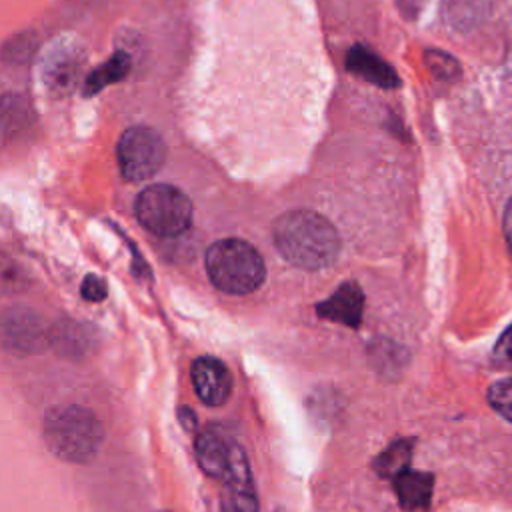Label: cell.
Wrapping results in <instances>:
<instances>
[{"label":"cell","mask_w":512,"mask_h":512,"mask_svg":"<svg viewBox=\"0 0 512 512\" xmlns=\"http://www.w3.org/2000/svg\"><path fill=\"white\" fill-rule=\"evenodd\" d=\"M196 396L206 406H222L232 392V374L228 366L214 356H200L190 368Z\"/></svg>","instance_id":"obj_7"},{"label":"cell","mask_w":512,"mask_h":512,"mask_svg":"<svg viewBox=\"0 0 512 512\" xmlns=\"http://www.w3.org/2000/svg\"><path fill=\"white\" fill-rule=\"evenodd\" d=\"M138 222L160 238H176L192 226L194 208L190 198L172 184L146 186L134 204Z\"/></svg>","instance_id":"obj_4"},{"label":"cell","mask_w":512,"mask_h":512,"mask_svg":"<svg viewBox=\"0 0 512 512\" xmlns=\"http://www.w3.org/2000/svg\"><path fill=\"white\" fill-rule=\"evenodd\" d=\"M316 310L320 318L358 328L364 310V292L354 280H348L328 300L320 302Z\"/></svg>","instance_id":"obj_10"},{"label":"cell","mask_w":512,"mask_h":512,"mask_svg":"<svg viewBox=\"0 0 512 512\" xmlns=\"http://www.w3.org/2000/svg\"><path fill=\"white\" fill-rule=\"evenodd\" d=\"M156 512H172V510H156Z\"/></svg>","instance_id":"obj_22"},{"label":"cell","mask_w":512,"mask_h":512,"mask_svg":"<svg viewBox=\"0 0 512 512\" xmlns=\"http://www.w3.org/2000/svg\"><path fill=\"white\" fill-rule=\"evenodd\" d=\"M492 362L498 368H512V326H508L494 344Z\"/></svg>","instance_id":"obj_18"},{"label":"cell","mask_w":512,"mask_h":512,"mask_svg":"<svg viewBox=\"0 0 512 512\" xmlns=\"http://www.w3.org/2000/svg\"><path fill=\"white\" fill-rule=\"evenodd\" d=\"M204 262L212 284L228 294H250L260 288L266 278L260 252L240 238L216 240L208 246Z\"/></svg>","instance_id":"obj_3"},{"label":"cell","mask_w":512,"mask_h":512,"mask_svg":"<svg viewBox=\"0 0 512 512\" xmlns=\"http://www.w3.org/2000/svg\"><path fill=\"white\" fill-rule=\"evenodd\" d=\"M82 296L90 302H100L108 296V284L102 276H96V274H88L82 282Z\"/></svg>","instance_id":"obj_19"},{"label":"cell","mask_w":512,"mask_h":512,"mask_svg":"<svg viewBox=\"0 0 512 512\" xmlns=\"http://www.w3.org/2000/svg\"><path fill=\"white\" fill-rule=\"evenodd\" d=\"M118 166L126 180L142 182L152 178L166 160V144L150 126L128 128L116 146Z\"/></svg>","instance_id":"obj_5"},{"label":"cell","mask_w":512,"mask_h":512,"mask_svg":"<svg viewBox=\"0 0 512 512\" xmlns=\"http://www.w3.org/2000/svg\"><path fill=\"white\" fill-rule=\"evenodd\" d=\"M488 402L498 414H502L508 422H512V378L494 382L488 388Z\"/></svg>","instance_id":"obj_16"},{"label":"cell","mask_w":512,"mask_h":512,"mask_svg":"<svg viewBox=\"0 0 512 512\" xmlns=\"http://www.w3.org/2000/svg\"><path fill=\"white\" fill-rule=\"evenodd\" d=\"M234 444L236 442L228 440L226 434L220 428H216V426L204 428L196 436V442H194L196 460H198L200 468L208 476L224 480L228 476V470H230Z\"/></svg>","instance_id":"obj_8"},{"label":"cell","mask_w":512,"mask_h":512,"mask_svg":"<svg viewBox=\"0 0 512 512\" xmlns=\"http://www.w3.org/2000/svg\"><path fill=\"white\" fill-rule=\"evenodd\" d=\"M130 72V56L122 50L114 52L100 68L88 74L84 82V96H94L96 92L104 90L106 86L122 80Z\"/></svg>","instance_id":"obj_13"},{"label":"cell","mask_w":512,"mask_h":512,"mask_svg":"<svg viewBox=\"0 0 512 512\" xmlns=\"http://www.w3.org/2000/svg\"><path fill=\"white\" fill-rule=\"evenodd\" d=\"M178 420L186 430H194L196 428V414L188 408V406H180L178 410Z\"/></svg>","instance_id":"obj_20"},{"label":"cell","mask_w":512,"mask_h":512,"mask_svg":"<svg viewBox=\"0 0 512 512\" xmlns=\"http://www.w3.org/2000/svg\"><path fill=\"white\" fill-rule=\"evenodd\" d=\"M412 456V440H396L390 444L380 456L374 460V470L382 478H396L404 470H408Z\"/></svg>","instance_id":"obj_15"},{"label":"cell","mask_w":512,"mask_h":512,"mask_svg":"<svg viewBox=\"0 0 512 512\" xmlns=\"http://www.w3.org/2000/svg\"><path fill=\"white\" fill-rule=\"evenodd\" d=\"M104 430L96 414L84 406H54L44 416V440L54 456L84 464L100 450Z\"/></svg>","instance_id":"obj_2"},{"label":"cell","mask_w":512,"mask_h":512,"mask_svg":"<svg viewBox=\"0 0 512 512\" xmlns=\"http://www.w3.org/2000/svg\"><path fill=\"white\" fill-rule=\"evenodd\" d=\"M426 62L430 66V70L444 78V80H450L454 76H458V62L454 58H450L448 54L444 52H436V50H428L426 52Z\"/></svg>","instance_id":"obj_17"},{"label":"cell","mask_w":512,"mask_h":512,"mask_svg":"<svg viewBox=\"0 0 512 512\" xmlns=\"http://www.w3.org/2000/svg\"><path fill=\"white\" fill-rule=\"evenodd\" d=\"M346 70L384 90L400 86V78L396 70L384 58H380L372 48L364 44H354L348 50Z\"/></svg>","instance_id":"obj_9"},{"label":"cell","mask_w":512,"mask_h":512,"mask_svg":"<svg viewBox=\"0 0 512 512\" xmlns=\"http://www.w3.org/2000/svg\"><path fill=\"white\" fill-rule=\"evenodd\" d=\"M434 476L428 472L404 470L394 478L396 496L406 510H420L430 504Z\"/></svg>","instance_id":"obj_11"},{"label":"cell","mask_w":512,"mask_h":512,"mask_svg":"<svg viewBox=\"0 0 512 512\" xmlns=\"http://www.w3.org/2000/svg\"><path fill=\"white\" fill-rule=\"evenodd\" d=\"M504 236H506V242L512 250V200L508 202L506 206V214H504Z\"/></svg>","instance_id":"obj_21"},{"label":"cell","mask_w":512,"mask_h":512,"mask_svg":"<svg viewBox=\"0 0 512 512\" xmlns=\"http://www.w3.org/2000/svg\"><path fill=\"white\" fill-rule=\"evenodd\" d=\"M6 342L14 348H22L26 352L36 350V344L42 340V328L32 314H12L4 324Z\"/></svg>","instance_id":"obj_14"},{"label":"cell","mask_w":512,"mask_h":512,"mask_svg":"<svg viewBox=\"0 0 512 512\" xmlns=\"http://www.w3.org/2000/svg\"><path fill=\"white\" fill-rule=\"evenodd\" d=\"M272 236L282 258L304 270L326 268L340 252V236L334 224L314 210L284 212L276 218Z\"/></svg>","instance_id":"obj_1"},{"label":"cell","mask_w":512,"mask_h":512,"mask_svg":"<svg viewBox=\"0 0 512 512\" xmlns=\"http://www.w3.org/2000/svg\"><path fill=\"white\" fill-rule=\"evenodd\" d=\"M226 490L222 494V512H258V498L254 478L246 452L240 444H234L228 476L224 478Z\"/></svg>","instance_id":"obj_6"},{"label":"cell","mask_w":512,"mask_h":512,"mask_svg":"<svg viewBox=\"0 0 512 512\" xmlns=\"http://www.w3.org/2000/svg\"><path fill=\"white\" fill-rule=\"evenodd\" d=\"M50 342L62 356H82L92 346V334L74 320H60L52 326Z\"/></svg>","instance_id":"obj_12"}]
</instances>
